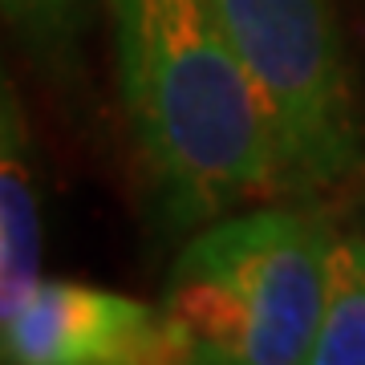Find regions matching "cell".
<instances>
[{
	"label": "cell",
	"instance_id": "cell-1",
	"mask_svg": "<svg viewBox=\"0 0 365 365\" xmlns=\"http://www.w3.org/2000/svg\"><path fill=\"white\" fill-rule=\"evenodd\" d=\"M130 126L170 223H211L288 191L256 86L207 0H110Z\"/></svg>",
	"mask_w": 365,
	"mask_h": 365
},
{
	"label": "cell",
	"instance_id": "cell-2",
	"mask_svg": "<svg viewBox=\"0 0 365 365\" xmlns=\"http://www.w3.org/2000/svg\"><path fill=\"white\" fill-rule=\"evenodd\" d=\"M325 220L297 207L232 211L203 223L167 280L182 361H309L325 300Z\"/></svg>",
	"mask_w": 365,
	"mask_h": 365
},
{
	"label": "cell",
	"instance_id": "cell-3",
	"mask_svg": "<svg viewBox=\"0 0 365 365\" xmlns=\"http://www.w3.org/2000/svg\"><path fill=\"white\" fill-rule=\"evenodd\" d=\"M223 37L256 86L288 191L345 179L365 150L349 61L329 0H207Z\"/></svg>",
	"mask_w": 365,
	"mask_h": 365
},
{
	"label": "cell",
	"instance_id": "cell-4",
	"mask_svg": "<svg viewBox=\"0 0 365 365\" xmlns=\"http://www.w3.org/2000/svg\"><path fill=\"white\" fill-rule=\"evenodd\" d=\"M0 357L21 365H138L182 361L163 309L106 288L37 280L4 325Z\"/></svg>",
	"mask_w": 365,
	"mask_h": 365
},
{
	"label": "cell",
	"instance_id": "cell-5",
	"mask_svg": "<svg viewBox=\"0 0 365 365\" xmlns=\"http://www.w3.org/2000/svg\"><path fill=\"white\" fill-rule=\"evenodd\" d=\"M313 365H365V232H333Z\"/></svg>",
	"mask_w": 365,
	"mask_h": 365
},
{
	"label": "cell",
	"instance_id": "cell-6",
	"mask_svg": "<svg viewBox=\"0 0 365 365\" xmlns=\"http://www.w3.org/2000/svg\"><path fill=\"white\" fill-rule=\"evenodd\" d=\"M37 199L21 167V146L4 143L0 146V325L37 288Z\"/></svg>",
	"mask_w": 365,
	"mask_h": 365
},
{
	"label": "cell",
	"instance_id": "cell-7",
	"mask_svg": "<svg viewBox=\"0 0 365 365\" xmlns=\"http://www.w3.org/2000/svg\"><path fill=\"white\" fill-rule=\"evenodd\" d=\"M81 4L86 0H0V13L33 33H57L78 16Z\"/></svg>",
	"mask_w": 365,
	"mask_h": 365
},
{
	"label": "cell",
	"instance_id": "cell-8",
	"mask_svg": "<svg viewBox=\"0 0 365 365\" xmlns=\"http://www.w3.org/2000/svg\"><path fill=\"white\" fill-rule=\"evenodd\" d=\"M16 143V118H13V98H9V81L0 73V146Z\"/></svg>",
	"mask_w": 365,
	"mask_h": 365
}]
</instances>
